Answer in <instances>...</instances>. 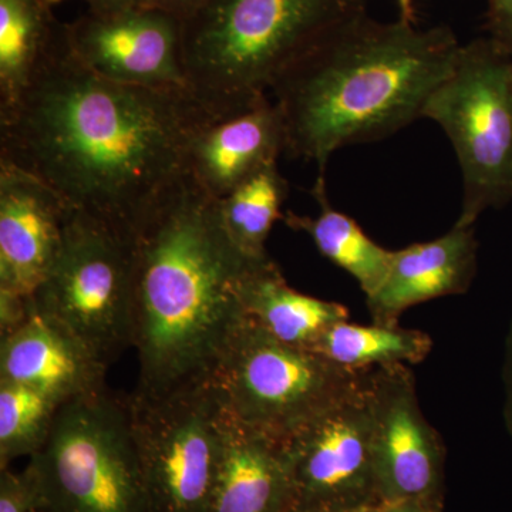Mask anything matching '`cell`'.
<instances>
[{
    "mask_svg": "<svg viewBox=\"0 0 512 512\" xmlns=\"http://www.w3.org/2000/svg\"><path fill=\"white\" fill-rule=\"evenodd\" d=\"M234 109L215 106L190 86L106 79L74 56L60 26L28 89L0 113V160L133 242L184 177L198 131Z\"/></svg>",
    "mask_w": 512,
    "mask_h": 512,
    "instance_id": "obj_1",
    "label": "cell"
},
{
    "mask_svg": "<svg viewBox=\"0 0 512 512\" xmlns=\"http://www.w3.org/2000/svg\"><path fill=\"white\" fill-rule=\"evenodd\" d=\"M133 348L140 396L208 382L244 319L241 286L256 265L229 238L220 200L185 174L133 239Z\"/></svg>",
    "mask_w": 512,
    "mask_h": 512,
    "instance_id": "obj_2",
    "label": "cell"
},
{
    "mask_svg": "<svg viewBox=\"0 0 512 512\" xmlns=\"http://www.w3.org/2000/svg\"><path fill=\"white\" fill-rule=\"evenodd\" d=\"M461 43L446 26L382 23L363 15L286 70L271 92L285 128V153L326 177L333 153L396 134L423 119L431 93Z\"/></svg>",
    "mask_w": 512,
    "mask_h": 512,
    "instance_id": "obj_3",
    "label": "cell"
},
{
    "mask_svg": "<svg viewBox=\"0 0 512 512\" xmlns=\"http://www.w3.org/2000/svg\"><path fill=\"white\" fill-rule=\"evenodd\" d=\"M363 15L366 0H207L181 22L188 86L215 106H241Z\"/></svg>",
    "mask_w": 512,
    "mask_h": 512,
    "instance_id": "obj_4",
    "label": "cell"
},
{
    "mask_svg": "<svg viewBox=\"0 0 512 512\" xmlns=\"http://www.w3.org/2000/svg\"><path fill=\"white\" fill-rule=\"evenodd\" d=\"M29 464L42 487L43 512H153L128 396L109 386L64 404Z\"/></svg>",
    "mask_w": 512,
    "mask_h": 512,
    "instance_id": "obj_5",
    "label": "cell"
},
{
    "mask_svg": "<svg viewBox=\"0 0 512 512\" xmlns=\"http://www.w3.org/2000/svg\"><path fill=\"white\" fill-rule=\"evenodd\" d=\"M423 119L439 124L456 151L463 180L458 224L476 225L512 201L511 53L491 37L461 45Z\"/></svg>",
    "mask_w": 512,
    "mask_h": 512,
    "instance_id": "obj_6",
    "label": "cell"
},
{
    "mask_svg": "<svg viewBox=\"0 0 512 512\" xmlns=\"http://www.w3.org/2000/svg\"><path fill=\"white\" fill-rule=\"evenodd\" d=\"M365 377L286 345L244 316L210 380L232 416L285 441L359 392Z\"/></svg>",
    "mask_w": 512,
    "mask_h": 512,
    "instance_id": "obj_7",
    "label": "cell"
},
{
    "mask_svg": "<svg viewBox=\"0 0 512 512\" xmlns=\"http://www.w3.org/2000/svg\"><path fill=\"white\" fill-rule=\"evenodd\" d=\"M133 293V242L73 210L55 265L32 296L37 311L110 366L133 346Z\"/></svg>",
    "mask_w": 512,
    "mask_h": 512,
    "instance_id": "obj_8",
    "label": "cell"
},
{
    "mask_svg": "<svg viewBox=\"0 0 512 512\" xmlns=\"http://www.w3.org/2000/svg\"><path fill=\"white\" fill-rule=\"evenodd\" d=\"M138 463L153 512H208L225 407L211 380L163 396H128Z\"/></svg>",
    "mask_w": 512,
    "mask_h": 512,
    "instance_id": "obj_9",
    "label": "cell"
},
{
    "mask_svg": "<svg viewBox=\"0 0 512 512\" xmlns=\"http://www.w3.org/2000/svg\"><path fill=\"white\" fill-rule=\"evenodd\" d=\"M281 443L291 477V512H367L382 504L366 377L359 392Z\"/></svg>",
    "mask_w": 512,
    "mask_h": 512,
    "instance_id": "obj_10",
    "label": "cell"
},
{
    "mask_svg": "<svg viewBox=\"0 0 512 512\" xmlns=\"http://www.w3.org/2000/svg\"><path fill=\"white\" fill-rule=\"evenodd\" d=\"M366 392L380 501L444 504L446 447L424 417L413 370L404 365L369 370Z\"/></svg>",
    "mask_w": 512,
    "mask_h": 512,
    "instance_id": "obj_11",
    "label": "cell"
},
{
    "mask_svg": "<svg viewBox=\"0 0 512 512\" xmlns=\"http://www.w3.org/2000/svg\"><path fill=\"white\" fill-rule=\"evenodd\" d=\"M64 29L74 56L106 79L144 87L188 86L181 22L168 13L147 6L90 10Z\"/></svg>",
    "mask_w": 512,
    "mask_h": 512,
    "instance_id": "obj_12",
    "label": "cell"
},
{
    "mask_svg": "<svg viewBox=\"0 0 512 512\" xmlns=\"http://www.w3.org/2000/svg\"><path fill=\"white\" fill-rule=\"evenodd\" d=\"M72 212L49 185L0 160V293L35 295L60 254Z\"/></svg>",
    "mask_w": 512,
    "mask_h": 512,
    "instance_id": "obj_13",
    "label": "cell"
},
{
    "mask_svg": "<svg viewBox=\"0 0 512 512\" xmlns=\"http://www.w3.org/2000/svg\"><path fill=\"white\" fill-rule=\"evenodd\" d=\"M285 153V128L268 94L228 111L198 131L185 174L217 200Z\"/></svg>",
    "mask_w": 512,
    "mask_h": 512,
    "instance_id": "obj_14",
    "label": "cell"
},
{
    "mask_svg": "<svg viewBox=\"0 0 512 512\" xmlns=\"http://www.w3.org/2000/svg\"><path fill=\"white\" fill-rule=\"evenodd\" d=\"M109 366L69 330L37 311L30 296L26 318L0 343V382L33 387L67 403L106 389Z\"/></svg>",
    "mask_w": 512,
    "mask_h": 512,
    "instance_id": "obj_15",
    "label": "cell"
},
{
    "mask_svg": "<svg viewBox=\"0 0 512 512\" xmlns=\"http://www.w3.org/2000/svg\"><path fill=\"white\" fill-rule=\"evenodd\" d=\"M476 225L454 222L446 234L393 251L382 286L366 298L373 323L399 325L420 303L463 295L477 274Z\"/></svg>",
    "mask_w": 512,
    "mask_h": 512,
    "instance_id": "obj_16",
    "label": "cell"
},
{
    "mask_svg": "<svg viewBox=\"0 0 512 512\" xmlns=\"http://www.w3.org/2000/svg\"><path fill=\"white\" fill-rule=\"evenodd\" d=\"M291 507V477L281 441L225 409L220 470L208 512H291Z\"/></svg>",
    "mask_w": 512,
    "mask_h": 512,
    "instance_id": "obj_17",
    "label": "cell"
},
{
    "mask_svg": "<svg viewBox=\"0 0 512 512\" xmlns=\"http://www.w3.org/2000/svg\"><path fill=\"white\" fill-rule=\"evenodd\" d=\"M239 299L245 318L296 348L312 349L326 329L350 316L342 303L293 289L272 258L249 272Z\"/></svg>",
    "mask_w": 512,
    "mask_h": 512,
    "instance_id": "obj_18",
    "label": "cell"
},
{
    "mask_svg": "<svg viewBox=\"0 0 512 512\" xmlns=\"http://www.w3.org/2000/svg\"><path fill=\"white\" fill-rule=\"evenodd\" d=\"M311 192L319 204V214L308 217L288 211L284 215L285 224L308 235L320 255L348 272L369 298L386 279L392 249L377 244L352 217L332 207L326 177L318 175Z\"/></svg>",
    "mask_w": 512,
    "mask_h": 512,
    "instance_id": "obj_19",
    "label": "cell"
},
{
    "mask_svg": "<svg viewBox=\"0 0 512 512\" xmlns=\"http://www.w3.org/2000/svg\"><path fill=\"white\" fill-rule=\"evenodd\" d=\"M431 349L433 339L423 330L379 323L357 325L348 319L326 329L311 350L343 369L367 372L377 367L420 365Z\"/></svg>",
    "mask_w": 512,
    "mask_h": 512,
    "instance_id": "obj_20",
    "label": "cell"
},
{
    "mask_svg": "<svg viewBox=\"0 0 512 512\" xmlns=\"http://www.w3.org/2000/svg\"><path fill=\"white\" fill-rule=\"evenodd\" d=\"M43 0H0V113L18 103L57 28Z\"/></svg>",
    "mask_w": 512,
    "mask_h": 512,
    "instance_id": "obj_21",
    "label": "cell"
},
{
    "mask_svg": "<svg viewBox=\"0 0 512 512\" xmlns=\"http://www.w3.org/2000/svg\"><path fill=\"white\" fill-rule=\"evenodd\" d=\"M288 191V183L275 161L220 200L221 218L229 238L249 258H271L266 241L275 222L284 218L281 208Z\"/></svg>",
    "mask_w": 512,
    "mask_h": 512,
    "instance_id": "obj_22",
    "label": "cell"
},
{
    "mask_svg": "<svg viewBox=\"0 0 512 512\" xmlns=\"http://www.w3.org/2000/svg\"><path fill=\"white\" fill-rule=\"evenodd\" d=\"M64 404L33 387L0 382V470L45 446Z\"/></svg>",
    "mask_w": 512,
    "mask_h": 512,
    "instance_id": "obj_23",
    "label": "cell"
},
{
    "mask_svg": "<svg viewBox=\"0 0 512 512\" xmlns=\"http://www.w3.org/2000/svg\"><path fill=\"white\" fill-rule=\"evenodd\" d=\"M0 512H43V495L35 468L0 470Z\"/></svg>",
    "mask_w": 512,
    "mask_h": 512,
    "instance_id": "obj_24",
    "label": "cell"
},
{
    "mask_svg": "<svg viewBox=\"0 0 512 512\" xmlns=\"http://www.w3.org/2000/svg\"><path fill=\"white\" fill-rule=\"evenodd\" d=\"M488 30L490 37L512 52V0H488Z\"/></svg>",
    "mask_w": 512,
    "mask_h": 512,
    "instance_id": "obj_25",
    "label": "cell"
},
{
    "mask_svg": "<svg viewBox=\"0 0 512 512\" xmlns=\"http://www.w3.org/2000/svg\"><path fill=\"white\" fill-rule=\"evenodd\" d=\"M503 384H504V424L508 436L512 440V319L508 326L507 338H505L504 363H503Z\"/></svg>",
    "mask_w": 512,
    "mask_h": 512,
    "instance_id": "obj_26",
    "label": "cell"
},
{
    "mask_svg": "<svg viewBox=\"0 0 512 512\" xmlns=\"http://www.w3.org/2000/svg\"><path fill=\"white\" fill-rule=\"evenodd\" d=\"M207 0H147V8L161 10L183 22L197 12Z\"/></svg>",
    "mask_w": 512,
    "mask_h": 512,
    "instance_id": "obj_27",
    "label": "cell"
},
{
    "mask_svg": "<svg viewBox=\"0 0 512 512\" xmlns=\"http://www.w3.org/2000/svg\"><path fill=\"white\" fill-rule=\"evenodd\" d=\"M444 504L427 503V501L404 500L390 501L377 505L369 512H443Z\"/></svg>",
    "mask_w": 512,
    "mask_h": 512,
    "instance_id": "obj_28",
    "label": "cell"
},
{
    "mask_svg": "<svg viewBox=\"0 0 512 512\" xmlns=\"http://www.w3.org/2000/svg\"><path fill=\"white\" fill-rule=\"evenodd\" d=\"M47 8L52 9L53 6L59 5L64 0H43ZM92 10L97 12H110V10H121L130 8H140L147 6V0H86Z\"/></svg>",
    "mask_w": 512,
    "mask_h": 512,
    "instance_id": "obj_29",
    "label": "cell"
},
{
    "mask_svg": "<svg viewBox=\"0 0 512 512\" xmlns=\"http://www.w3.org/2000/svg\"><path fill=\"white\" fill-rule=\"evenodd\" d=\"M399 8L400 20L406 23H416V8L414 0H396Z\"/></svg>",
    "mask_w": 512,
    "mask_h": 512,
    "instance_id": "obj_30",
    "label": "cell"
},
{
    "mask_svg": "<svg viewBox=\"0 0 512 512\" xmlns=\"http://www.w3.org/2000/svg\"><path fill=\"white\" fill-rule=\"evenodd\" d=\"M511 83H512V52H511Z\"/></svg>",
    "mask_w": 512,
    "mask_h": 512,
    "instance_id": "obj_31",
    "label": "cell"
},
{
    "mask_svg": "<svg viewBox=\"0 0 512 512\" xmlns=\"http://www.w3.org/2000/svg\"><path fill=\"white\" fill-rule=\"evenodd\" d=\"M367 512H369V511H367Z\"/></svg>",
    "mask_w": 512,
    "mask_h": 512,
    "instance_id": "obj_32",
    "label": "cell"
}]
</instances>
